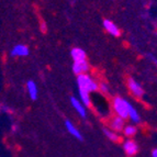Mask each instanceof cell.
<instances>
[{"mask_svg": "<svg viewBox=\"0 0 157 157\" xmlns=\"http://www.w3.org/2000/svg\"><path fill=\"white\" fill-rule=\"evenodd\" d=\"M128 89H130V91H131L135 97L142 98L144 96L145 91H144V89H143V86H142L137 80L132 78V77L128 79Z\"/></svg>", "mask_w": 157, "mask_h": 157, "instance_id": "3", "label": "cell"}, {"mask_svg": "<svg viewBox=\"0 0 157 157\" xmlns=\"http://www.w3.org/2000/svg\"><path fill=\"white\" fill-rule=\"evenodd\" d=\"M98 90H100V92L103 94H107L109 92V85L107 82H100L98 85Z\"/></svg>", "mask_w": 157, "mask_h": 157, "instance_id": "17", "label": "cell"}, {"mask_svg": "<svg viewBox=\"0 0 157 157\" xmlns=\"http://www.w3.org/2000/svg\"><path fill=\"white\" fill-rule=\"evenodd\" d=\"M26 91L29 94V97L32 101H35L39 98V88H37L36 82L32 79L26 81Z\"/></svg>", "mask_w": 157, "mask_h": 157, "instance_id": "9", "label": "cell"}, {"mask_svg": "<svg viewBox=\"0 0 157 157\" xmlns=\"http://www.w3.org/2000/svg\"><path fill=\"white\" fill-rule=\"evenodd\" d=\"M123 149L128 156L133 157L139 153L140 147L135 141H133V140H126V141L123 142Z\"/></svg>", "mask_w": 157, "mask_h": 157, "instance_id": "6", "label": "cell"}, {"mask_svg": "<svg viewBox=\"0 0 157 157\" xmlns=\"http://www.w3.org/2000/svg\"><path fill=\"white\" fill-rule=\"evenodd\" d=\"M73 73L75 75H81V74H87V71H89L90 65L88 63V60L84 59V60H75L73 63Z\"/></svg>", "mask_w": 157, "mask_h": 157, "instance_id": "4", "label": "cell"}, {"mask_svg": "<svg viewBox=\"0 0 157 157\" xmlns=\"http://www.w3.org/2000/svg\"><path fill=\"white\" fill-rule=\"evenodd\" d=\"M71 107L77 111L79 115H80L82 119H87V110L86 107H85L82 103L80 102V100L76 97H71Z\"/></svg>", "mask_w": 157, "mask_h": 157, "instance_id": "8", "label": "cell"}, {"mask_svg": "<svg viewBox=\"0 0 157 157\" xmlns=\"http://www.w3.org/2000/svg\"><path fill=\"white\" fill-rule=\"evenodd\" d=\"M122 133L124 134L125 137L128 139H131V137H134L137 133V128H136L135 124H128L123 128L122 130Z\"/></svg>", "mask_w": 157, "mask_h": 157, "instance_id": "15", "label": "cell"}, {"mask_svg": "<svg viewBox=\"0 0 157 157\" xmlns=\"http://www.w3.org/2000/svg\"><path fill=\"white\" fill-rule=\"evenodd\" d=\"M145 57H146L149 62H153V63L156 64V56H155L154 54H152V53H147L146 55H145Z\"/></svg>", "mask_w": 157, "mask_h": 157, "instance_id": "19", "label": "cell"}, {"mask_svg": "<svg viewBox=\"0 0 157 157\" xmlns=\"http://www.w3.org/2000/svg\"><path fill=\"white\" fill-rule=\"evenodd\" d=\"M125 126V121L123 120V119L119 118V117H113L112 119H111L110 121V130H112L113 132H115V133H120V132H122V130H123V128Z\"/></svg>", "mask_w": 157, "mask_h": 157, "instance_id": "11", "label": "cell"}, {"mask_svg": "<svg viewBox=\"0 0 157 157\" xmlns=\"http://www.w3.org/2000/svg\"><path fill=\"white\" fill-rule=\"evenodd\" d=\"M151 157H157V148H153L151 152Z\"/></svg>", "mask_w": 157, "mask_h": 157, "instance_id": "21", "label": "cell"}, {"mask_svg": "<svg viewBox=\"0 0 157 157\" xmlns=\"http://www.w3.org/2000/svg\"><path fill=\"white\" fill-rule=\"evenodd\" d=\"M128 119L134 122V124H139L141 123V117H140V113L137 112L135 108L128 102Z\"/></svg>", "mask_w": 157, "mask_h": 157, "instance_id": "13", "label": "cell"}, {"mask_svg": "<svg viewBox=\"0 0 157 157\" xmlns=\"http://www.w3.org/2000/svg\"><path fill=\"white\" fill-rule=\"evenodd\" d=\"M77 85L78 89L85 90L87 92H94L98 90V84L88 74H81L77 76Z\"/></svg>", "mask_w": 157, "mask_h": 157, "instance_id": "1", "label": "cell"}, {"mask_svg": "<svg viewBox=\"0 0 157 157\" xmlns=\"http://www.w3.org/2000/svg\"><path fill=\"white\" fill-rule=\"evenodd\" d=\"M102 25H103L105 31H107L108 33H110L111 35H113V36L119 37L121 35V31L118 28V25H117L113 21L109 20V19H105L103 22H102Z\"/></svg>", "mask_w": 157, "mask_h": 157, "instance_id": "7", "label": "cell"}, {"mask_svg": "<svg viewBox=\"0 0 157 157\" xmlns=\"http://www.w3.org/2000/svg\"><path fill=\"white\" fill-rule=\"evenodd\" d=\"M30 54V48L24 44H17L10 51V55L12 57H26Z\"/></svg>", "mask_w": 157, "mask_h": 157, "instance_id": "5", "label": "cell"}, {"mask_svg": "<svg viewBox=\"0 0 157 157\" xmlns=\"http://www.w3.org/2000/svg\"><path fill=\"white\" fill-rule=\"evenodd\" d=\"M71 58L75 60H84L87 59V54L81 47H73L71 51Z\"/></svg>", "mask_w": 157, "mask_h": 157, "instance_id": "12", "label": "cell"}, {"mask_svg": "<svg viewBox=\"0 0 157 157\" xmlns=\"http://www.w3.org/2000/svg\"><path fill=\"white\" fill-rule=\"evenodd\" d=\"M78 92H79V98H80V102L85 107H90L91 105V100H90V94L89 92L85 91V90H80L78 89Z\"/></svg>", "mask_w": 157, "mask_h": 157, "instance_id": "16", "label": "cell"}, {"mask_svg": "<svg viewBox=\"0 0 157 157\" xmlns=\"http://www.w3.org/2000/svg\"><path fill=\"white\" fill-rule=\"evenodd\" d=\"M20 130V126H19V124H17V123H13V124H11V128H10V131H11V133L12 134H16L17 132Z\"/></svg>", "mask_w": 157, "mask_h": 157, "instance_id": "20", "label": "cell"}, {"mask_svg": "<svg viewBox=\"0 0 157 157\" xmlns=\"http://www.w3.org/2000/svg\"><path fill=\"white\" fill-rule=\"evenodd\" d=\"M65 128L68 133L71 134L73 137H75V139L78 140V141H82V140H84V136H82L81 132L75 126V124H74L71 121H69V120L65 121Z\"/></svg>", "mask_w": 157, "mask_h": 157, "instance_id": "10", "label": "cell"}, {"mask_svg": "<svg viewBox=\"0 0 157 157\" xmlns=\"http://www.w3.org/2000/svg\"><path fill=\"white\" fill-rule=\"evenodd\" d=\"M102 132H103V134L105 135V137H107L108 140H110L111 142H114V143L120 142L121 136L119 135V133H115V132H113L112 130H110L109 128H102Z\"/></svg>", "mask_w": 157, "mask_h": 157, "instance_id": "14", "label": "cell"}, {"mask_svg": "<svg viewBox=\"0 0 157 157\" xmlns=\"http://www.w3.org/2000/svg\"><path fill=\"white\" fill-rule=\"evenodd\" d=\"M42 30L43 32H45V23H42Z\"/></svg>", "mask_w": 157, "mask_h": 157, "instance_id": "22", "label": "cell"}, {"mask_svg": "<svg viewBox=\"0 0 157 157\" xmlns=\"http://www.w3.org/2000/svg\"><path fill=\"white\" fill-rule=\"evenodd\" d=\"M0 112L1 113H7V114H13V109L10 108L7 105H0Z\"/></svg>", "mask_w": 157, "mask_h": 157, "instance_id": "18", "label": "cell"}, {"mask_svg": "<svg viewBox=\"0 0 157 157\" xmlns=\"http://www.w3.org/2000/svg\"><path fill=\"white\" fill-rule=\"evenodd\" d=\"M128 101L126 99H124V98L120 97V96H117V97L113 98L112 100L113 111H114L117 117L123 119L124 121L128 119Z\"/></svg>", "mask_w": 157, "mask_h": 157, "instance_id": "2", "label": "cell"}]
</instances>
